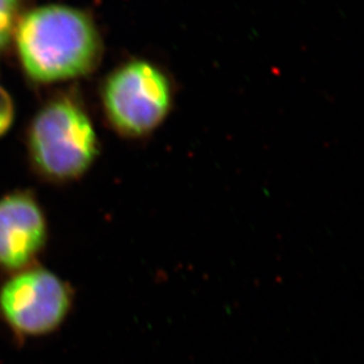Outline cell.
I'll return each mask as SVG.
<instances>
[{"label": "cell", "mask_w": 364, "mask_h": 364, "mask_svg": "<svg viewBox=\"0 0 364 364\" xmlns=\"http://www.w3.org/2000/svg\"><path fill=\"white\" fill-rule=\"evenodd\" d=\"M25 73L35 82H53L84 76L100 62V33L82 11L48 5L30 11L14 28Z\"/></svg>", "instance_id": "cell-1"}, {"label": "cell", "mask_w": 364, "mask_h": 364, "mask_svg": "<svg viewBox=\"0 0 364 364\" xmlns=\"http://www.w3.org/2000/svg\"><path fill=\"white\" fill-rule=\"evenodd\" d=\"M28 149L41 175L64 182L89 170L98 152V141L80 104L69 97H58L36 116L28 134Z\"/></svg>", "instance_id": "cell-2"}, {"label": "cell", "mask_w": 364, "mask_h": 364, "mask_svg": "<svg viewBox=\"0 0 364 364\" xmlns=\"http://www.w3.org/2000/svg\"><path fill=\"white\" fill-rule=\"evenodd\" d=\"M73 302L69 283L39 265L10 272L0 284V318L19 338L55 333L69 317Z\"/></svg>", "instance_id": "cell-3"}, {"label": "cell", "mask_w": 364, "mask_h": 364, "mask_svg": "<svg viewBox=\"0 0 364 364\" xmlns=\"http://www.w3.org/2000/svg\"><path fill=\"white\" fill-rule=\"evenodd\" d=\"M168 77L146 60L127 63L111 73L103 87V104L112 127L141 137L164 121L171 107Z\"/></svg>", "instance_id": "cell-4"}, {"label": "cell", "mask_w": 364, "mask_h": 364, "mask_svg": "<svg viewBox=\"0 0 364 364\" xmlns=\"http://www.w3.org/2000/svg\"><path fill=\"white\" fill-rule=\"evenodd\" d=\"M48 220L31 193L0 198V269L14 272L35 263L48 243Z\"/></svg>", "instance_id": "cell-5"}, {"label": "cell", "mask_w": 364, "mask_h": 364, "mask_svg": "<svg viewBox=\"0 0 364 364\" xmlns=\"http://www.w3.org/2000/svg\"><path fill=\"white\" fill-rule=\"evenodd\" d=\"M21 0H0V50L10 41L18 23Z\"/></svg>", "instance_id": "cell-6"}, {"label": "cell", "mask_w": 364, "mask_h": 364, "mask_svg": "<svg viewBox=\"0 0 364 364\" xmlns=\"http://www.w3.org/2000/svg\"><path fill=\"white\" fill-rule=\"evenodd\" d=\"M14 107L10 95L0 86V136H3L14 122Z\"/></svg>", "instance_id": "cell-7"}]
</instances>
